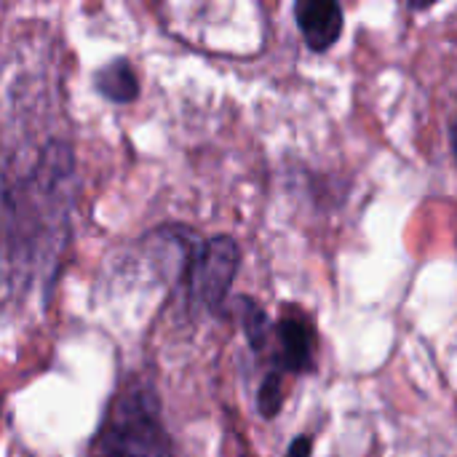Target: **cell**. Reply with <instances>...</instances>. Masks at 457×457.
<instances>
[{
	"mask_svg": "<svg viewBox=\"0 0 457 457\" xmlns=\"http://www.w3.org/2000/svg\"><path fill=\"white\" fill-rule=\"evenodd\" d=\"M91 457H171V442L150 388L134 386L120 394L91 447Z\"/></svg>",
	"mask_w": 457,
	"mask_h": 457,
	"instance_id": "6da1fadb",
	"label": "cell"
},
{
	"mask_svg": "<svg viewBox=\"0 0 457 457\" xmlns=\"http://www.w3.org/2000/svg\"><path fill=\"white\" fill-rule=\"evenodd\" d=\"M238 262L241 252L230 236H214L204 241L201 249L190 257L187 268L190 300L212 313H220L233 287Z\"/></svg>",
	"mask_w": 457,
	"mask_h": 457,
	"instance_id": "7a4b0ae2",
	"label": "cell"
},
{
	"mask_svg": "<svg viewBox=\"0 0 457 457\" xmlns=\"http://www.w3.org/2000/svg\"><path fill=\"white\" fill-rule=\"evenodd\" d=\"M295 19L311 51H329L343 35V8L335 0H300Z\"/></svg>",
	"mask_w": 457,
	"mask_h": 457,
	"instance_id": "3957f363",
	"label": "cell"
},
{
	"mask_svg": "<svg viewBox=\"0 0 457 457\" xmlns=\"http://www.w3.org/2000/svg\"><path fill=\"white\" fill-rule=\"evenodd\" d=\"M278 337V361L287 372H311L313 370V353H316V337L311 324L300 319H284L276 327Z\"/></svg>",
	"mask_w": 457,
	"mask_h": 457,
	"instance_id": "277c9868",
	"label": "cell"
},
{
	"mask_svg": "<svg viewBox=\"0 0 457 457\" xmlns=\"http://www.w3.org/2000/svg\"><path fill=\"white\" fill-rule=\"evenodd\" d=\"M94 83L96 91L115 104H131L139 96V80L129 59H112L110 64L99 67Z\"/></svg>",
	"mask_w": 457,
	"mask_h": 457,
	"instance_id": "5b68a950",
	"label": "cell"
},
{
	"mask_svg": "<svg viewBox=\"0 0 457 457\" xmlns=\"http://www.w3.org/2000/svg\"><path fill=\"white\" fill-rule=\"evenodd\" d=\"M238 319H241V324H244V332H246V337H249V345L260 353V351H265V345H268V337H270V319H268V313L252 300V297H241L238 300Z\"/></svg>",
	"mask_w": 457,
	"mask_h": 457,
	"instance_id": "8992f818",
	"label": "cell"
},
{
	"mask_svg": "<svg viewBox=\"0 0 457 457\" xmlns=\"http://www.w3.org/2000/svg\"><path fill=\"white\" fill-rule=\"evenodd\" d=\"M281 402H284V394H281V375L278 372H268L260 391H257V407L262 412V418H276L281 412Z\"/></svg>",
	"mask_w": 457,
	"mask_h": 457,
	"instance_id": "52a82bcc",
	"label": "cell"
},
{
	"mask_svg": "<svg viewBox=\"0 0 457 457\" xmlns=\"http://www.w3.org/2000/svg\"><path fill=\"white\" fill-rule=\"evenodd\" d=\"M313 455V439L311 436H297L292 445H289V453L287 457H311Z\"/></svg>",
	"mask_w": 457,
	"mask_h": 457,
	"instance_id": "ba28073f",
	"label": "cell"
},
{
	"mask_svg": "<svg viewBox=\"0 0 457 457\" xmlns=\"http://www.w3.org/2000/svg\"><path fill=\"white\" fill-rule=\"evenodd\" d=\"M450 142H453V153H455V161H457V118H455V123L450 126Z\"/></svg>",
	"mask_w": 457,
	"mask_h": 457,
	"instance_id": "9c48e42d",
	"label": "cell"
}]
</instances>
